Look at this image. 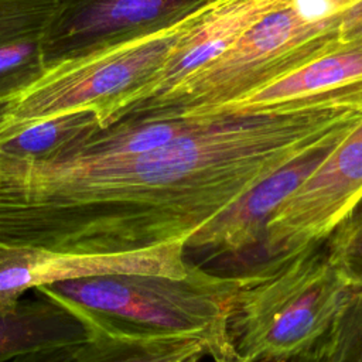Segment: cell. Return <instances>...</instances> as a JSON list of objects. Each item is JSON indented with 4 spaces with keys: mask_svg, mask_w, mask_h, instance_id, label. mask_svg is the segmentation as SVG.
Masks as SVG:
<instances>
[{
    "mask_svg": "<svg viewBox=\"0 0 362 362\" xmlns=\"http://www.w3.org/2000/svg\"><path fill=\"white\" fill-rule=\"evenodd\" d=\"M362 122V81L202 124L137 154L85 137L41 160L0 158V250L116 255L184 242L281 167ZM89 136V134H88Z\"/></svg>",
    "mask_w": 362,
    "mask_h": 362,
    "instance_id": "cell-1",
    "label": "cell"
},
{
    "mask_svg": "<svg viewBox=\"0 0 362 362\" xmlns=\"http://www.w3.org/2000/svg\"><path fill=\"white\" fill-rule=\"evenodd\" d=\"M240 276L229 320L233 362L307 361L356 293L324 243L264 259Z\"/></svg>",
    "mask_w": 362,
    "mask_h": 362,
    "instance_id": "cell-2",
    "label": "cell"
},
{
    "mask_svg": "<svg viewBox=\"0 0 362 362\" xmlns=\"http://www.w3.org/2000/svg\"><path fill=\"white\" fill-rule=\"evenodd\" d=\"M240 274H216L194 263L182 277L117 273L35 287L76 314L117 327L202 341L211 358L232 359L229 320Z\"/></svg>",
    "mask_w": 362,
    "mask_h": 362,
    "instance_id": "cell-3",
    "label": "cell"
},
{
    "mask_svg": "<svg viewBox=\"0 0 362 362\" xmlns=\"http://www.w3.org/2000/svg\"><path fill=\"white\" fill-rule=\"evenodd\" d=\"M209 1L157 28L48 62L35 81L0 106V134L72 110H92L100 127L110 124L134 105L175 41L198 20Z\"/></svg>",
    "mask_w": 362,
    "mask_h": 362,
    "instance_id": "cell-4",
    "label": "cell"
},
{
    "mask_svg": "<svg viewBox=\"0 0 362 362\" xmlns=\"http://www.w3.org/2000/svg\"><path fill=\"white\" fill-rule=\"evenodd\" d=\"M345 45L338 33V14L308 17L291 0L171 90L130 109L206 115Z\"/></svg>",
    "mask_w": 362,
    "mask_h": 362,
    "instance_id": "cell-5",
    "label": "cell"
},
{
    "mask_svg": "<svg viewBox=\"0 0 362 362\" xmlns=\"http://www.w3.org/2000/svg\"><path fill=\"white\" fill-rule=\"evenodd\" d=\"M362 199V122L324 156L266 226V259L324 243Z\"/></svg>",
    "mask_w": 362,
    "mask_h": 362,
    "instance_id": "cell-6",
    "label": "cell"
},
{
    "mask_svg": "<svg viewBox=\"0 0 362 362\" xmlns=\"http://www.w3.org/2000/svg\"><path fill=\"white\" fill-rule=\"evenodd\" d=\"M192 266L184 242L116 255H57L33 249H4L0 250V308H10L27 291L55 281L117 273L182 277Z\"/></svg>",
    "mask_w": 362,
    "mask_h": 362,
    "instance_id": "cell-7",
    "label": "cell"
},
{
    "mask_svg": "<svg viewBox=\"0 0 362 362\" xmlns=\"http://www.w3.org/2000/svg\"><path fill=\"white\" fill-rule=\"evenodd\" d=\"M206 0H58L47 64L157 28Z\"/></svg>",
    "mask_w": 362,
    "mask_h": 362,
    "instance_id": "cell-8",
    "label": "cell"
},
{
    "mask_svg": "<svg viewBox=\"0 0 362 362\" xmlns=\"http://www.w3.org/2000/svg\"><path fill=\"white\" fill-rule=\"evenodd\" d=\"M327 153L324 150L298 158L246 191L185 240L187 253L211 260L262 247L273 214L318 167Z\"/></svg>",
    "mask_w": 362,
    "mask_h": 362,
    "instance_id": "cell-9",
    "label": "cell"
},
{
    "mask_svg": "<svg viewBox=\"0 0 362 362\" xmlns=\"http://www.w3.org/2000/svg\"><path fill=\"white\" fill-rule=\"evenodd\" d=\"M290 3L291 0H211L198 20L175 41L164 64L141 89L133 106L167 93L221 55L264 17Z\"/></svg>",
    "mask_w": 362,
    "mask_h": 362,
    "instance_id": "cell-10",
    "label": "cell"
},
{
    "mask_svg": "<svg viewBox=\"0 0 362 362\" xmlns=\"http://www.w3.org/2000/svg\"><path fill=\"white\" fill-rule=\"evenodd\" d=\"M58 0H0V106L35 81Z\"/></svg>",
    "mask_w": 362,
    "mask_h": 362,
    "instance_id": "cell-11",
    "label": "cell"
},
{
    "mask_svg": "<svg viewBox=\"0 0 362 362\" xmlns=\"http://www.w3.org/2000/svg\"><path fill=\"white\" fill-rule=\"evenodd\" d=\"M0 308V362L30 352L74 346L89 338L86 322L68 305L45 294Z\"/></svg>",
    "mask_w": 362,
    "mask_h": 362,
    "instance_id": "cell-12",
    "label": "cell"
},
{
    "mask_svg": "<svg viewBox=\"0 0 362 362\" xmlns=\"http://www.w3.org/2000/svg\"><path fill=\"white\" fill-rule=\"evenodd\" d=\"M89 338L69 362H204L208 346L199 339L147 334L79 315Z\"/></svg>",
    "mask_w": 362,
    "mask_h": 362,
    "instance_id": "cell-13",
    "label": "cell"
},
{
    "mask_svg": "<svg viewBox=\"0 0 362 362\" xmlns=\"http://www.w3.org/2000/svg\"><path fill=\"white\" fill-rule=\"evenodd\" d=\"M362 81V41L351 42L211 113H256ZM208 115V113H206Z\"/></svg>",
    "mask_w": 362,
    "mask_h": 362,
    "instance_id": "cell-14",
    "label": "cell"
},
{
    "mask_svg": "<svg viewBox=\"0 0 362 362\" xmlns=\"http://www.w3.org/2000/svg\"><path fill=\"white\" fill-rule=\"evenodd\" d=\"M92 110H72L35 120L0 134V158L41 160L99 129Z\"/></svg>",
    "mask_w": 362,
    "mask_h": 362,
    "instance_id": "cell-15",
    "label": "cell"
},
{
    "mask_svg": "<svg viewBox=\"0 0 362 362\" xmlns=\"http://www.w3.org/2000/svg\"><path fill=\"white\" fill-rule=\"evenodd\" d=\"M324 247L345 284L362 290V199L334 228Z\"/></svg>",
    "mask_w": 362,
    "mask_h": 362,
    "instance_id": "cell-16",
    "label": "cell"
},
{
    "mask_svg": "<svg viewBox=\"0 0 362 362\" xmlns=\"http://www.w3.org/2000/svg\"><path fill=\"white\" fill-rule=\"evenodd\" d=\"M304 362H362V290H356L331 332Z\"/></svg>",
    "mask_w": 362,
    "mask_h": 362,
    "instance_id": "cell-17",
    "label": "cell"
},
{
    "mask_svg": "<svg viewBox=\"0 0 362 362\" xmlns=\"http://www.w3.org/2000/svg\"><path fill=\"white\" fill-rule=\"evenodd\" d=\"M338 33L344 44L362 41V0L338 14Z\"/></svg>",
    "mask_w": 362,
    "mask_h": 362,
    "instance_id": "cell-18",
    "label": "cell"
},
{
    "mask_svg": "<svg viewBox=\"0 0 362 362\" xmlns=\"http://www.w3.org/2000/svg\"><path fill=\"white\" fill-rule=\"evenodd\" d=\"M81 345V344H79ZM78 345L74 346H57L20 355L10 362H69L74 356Z\"/></svg>",
    "mask_w": 362,
    "mask_h": 362,
    "instance_id": "cell-19",
    "label": "cell"
},
{
    "mask_svg": "<svg viewBox=\"0 0 362 362\" xmlns=\"http://www.w3.org/2000/svg\"><path fill=\"white\" fill-rule=\"evenodd\" d=\"M211 362H233L229 358H211Z\"/></svg>",
    "mask_w": 362,
    "mask_h": 362,
    "instance_id": "cell-20",
    "label": "cell"
}]
</instances>
